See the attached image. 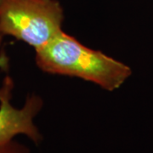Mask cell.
<instances>
[{"label": "cell", "mask_w": 153, "mask_h": 153, "mask_svg": "<svg viewBox=\"0 0 153 153\" xmlns=\"http://www.w3.org/2000/svg\"><path fill=\"white\" fill-rule=\"evenodd\" d=\"M35 61L44 72L77 77L107 91L119 88L132 74L124 63L86 47L63 31L35 51Z\"/></svg>", "instance_id": "1"}, {"label": "cell", "mask_w": 153, "mask_h": 153, "mask_svg": "<svg viewBox=\"0 0 153 153\" xmlns=\"http://www.w3.org/2000/svg\"><path fill=\"white\" fill-rule=\"evenodd\" d=\"M64 11L57 0H0V37L38 50L62 32Z\"/></svg>", "instance_id": "2"}, {"label": "cell", "mask_w": 153, "mask_h": 153, "mask_svg": "<svg viewBox=\"0 0 153 153\" xmlns=\"http://www.w3.org/2000/svg\"><path fill=\"white\" fill-rule=\"evenodd\" d=\"M15 83L6 76L0 86V145L14 140L17 135H25L34 144L43 140V135L34 123L44 105L42 98L32 94L26 98L21 108L11 104Z\"/></svg>", "instance_id": "3"}, {"label": "cell", "mask_w": 153, "mask_h": 153, "mask_svg": "<svg viewBox=\"0 0 153 153\" xmlns=\"http://www.w3.org/2000/svg\"><path fill=\"white\" fill-rule=\"evenodd\" d=\"M0 153H32L31 150L24 144L12 140L10 142L0 145Z\"/></svg>", "instance_id": "4"}, {"label": "cell", "mask_w": 153, "mask_h": 153, "mask_svg": "<svg viewBox=\"0 0 153 153\" xmlns=\"http://www.w3.org/2000/svg\"><path fill=\"white\" fill-rule=\"evenodd\" d=\"M4 38L0 37V46L3 43ZM10 69V57L8 56L5 50L0 51V70L3 71L8 72Z\"/></svg>", "instance_id": "5"}]
</instances>
